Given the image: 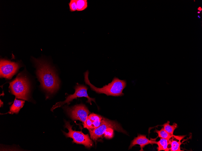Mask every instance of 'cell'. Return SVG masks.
<instances>
[{"mask_svg":"<svg viewBox=\"0 0 202 151\" xmlns=\"http://www.w3.org/2000/svg\"><path fill=\"white\" fill-rule=\"evenodd\" d=\"M32 60L42 87L48 94L55 93L59 88L60 81L54 69L47 61L34 58Z\"/></svg>","mask_w":202,"mask_h":151,"instance_id":"6da1fadb","label":"cell"},{"mask_svg":"<svg viewBox=\"0 0 202 151\" xmlns=\"http://www.w3.org/2000/svg\"><path fill=\"white\" fill-rule=\"evenodd\" d=\"M89 72L87 71L84 73V81L89 85L92 90L98 93H103L108 96H123V89L125 87L126 82L125 80H121L114 77L112 82L102 88H97L91 84L89 79Z\"/></svg>","mask_w":202,"mask_h":151,"instance_id":"7a4b0ae2","label":"cell"},{"mask_svg":"<svg viewBox=\"0 0 202 151\" xmlns=\"http://www.w3.org/2000/svg\"><path fill=\"white\" fill-rule=\"evenodd\" d=\"M9 89L16 98L28 101L29 99V84L26 77L20 73L10 83Z\"/></svg>","mask_w":202,"mask_h":151,"instance_id":"3957f363","label":"cell"},{"mask_svg":"<svg viewBox=\"0 0 202 151\" xmlns=\"http://www.w3.org/2000/svg\"><path fill=\"white\" fill-rule=\"evenodd\" d=\"M109 127L117 131L127 134V132L118 122L103 117L100 125L90 133L91 139L96 142L98 139L103 136L106 129Z\"/></svg>","mask_w":202,"mask_h":151,"instance_id":"277c9868","label":"cell"},{"mask_svg":"<svg viewBox=\"0 0 202 151\" xmlns=\"http://www.w3.org/2000/svg\"><path fill=\"white\" fill-rule=\"evenodd\" d=\"M64 127L67 128L69 131L67 133L63 131L64 134L67 137L72 138L73 143L83 145L87 148H90L93 146V142L88 134H85L81 131L73 130L72 126L68 121H65Z\"/></svg>","mask_w":202,"mask_h":151,"instance_id":"5b68a950","label":"cell"},{"mask_svg":"<svg viewBox=\"0 0 202 151\" xmlns=\"http://www.w3.org/2000/svg\"><path fill=\"white\" fill-rule=\"evenodd\" d=\"M74 89L75 92L73 94L68 95L66 98V99L64 101L57 102L51 108V111L53 112L55 109L61 107L65 103L68 105L73 99H76L78 97L86 98L87 99L86 102L89 103L91 105H92V101L96 102L94 98H90L88 96L87 93L88 88L86 86L77 83Z\"/></svg>","mask_w":202,"mask_h":151,"instance_id":"8992f818","label":"cell"},{"mask_svg":"<svg viewBox=\"0 0 202 151\" xmlns=\"http://www.w3.org/2000/svg\"><path fill=\"white\" fill-rule=\"evenodd\" d=\"M63 108L72 120H79L83 125L86 124L90 112L84 104L81 103L71 107L66 105Z\"/></svg>","mask_w":202,"mask_h":151,"instance_id":"52a82bcc","label":"cell"},{"mask_svg":"<svg viewBox=\"0 0 202 151\" xmlns=\"http://www.w3.org/2000/svg\"><path fill=\"white\" fill-rule=\"evenodd\" d=\"M0 77L11 79L21 67L18 62L1 59L0 62Z\"/></svg>","mask_w":202,"mask_h":151,"instance_id":"ba28073f","label":"cell"},{"mask_svg":"<svg viewBox=\"0 0 202 151\" xmlns=\"http://www.w3.org/2000/svg\"><path fill=\"white\" fill-rule=\"evenodd\" d=\"M156 141L149 140L146 137V135L138 134L136 137L132 140L129 147V149H131L132 147L138 144L140 146V151H143V148L146 145L149 144H156Z\"/></svg>","mask_w":202,"mask_h":151,"instance_id":"9c48e42d","label":"cell"},{"mask_svg":"<svg viewBox=\"0 0 202 151\" xmlns=\"http://www.w3.org/2000/svg\"><path fill=\"white\" fill-rule=\"evenodd\" d=\"M185 135L175 136L173 135L169 140L168 148L169 151H181L180 145L181 144V140Z\"/></svg>","mask_w":202,"mask_h":151,"instance_id":"30bf717a","label":"cell"},{"mask_svg":"<svg viewBox=\"0 0 202 151\" xmlns=\"http://www.w3.org/2000/svg\"><path fill=\"white\" fill-rule=\"evenodd\" d=\"M24 101L18 100L15 98L13 104L10 107L9 111L5 114L8 113L11 114L18 113L24 105Z\"/></svg>","mask_w":202,"mask_h":151,"instance_id":"8fae6325","label":"cell"},{"mask_svg":"<svg viewBox=\"0 0 202 151\" xmlns=\"http://www.w3.org/2000/svg\"><path fill=\"white\" fill-rule=\"evenodd\" d=\"M169 140L161 138L158 141H156V144L158 145V151L164 150L165 151H169L168 148V144Z\"/></svg>","mask_w":202,"mask_h":151,"instance_id":"7c38bea8","label":"cell"},{"mask_svg":"<svg viewBox=\"0 0 202 151\" xmlns=\"http://www.w3.org/2000/svg\"><path fill=\"white\" fill-rule=\"evenodd\" d=\"M163 126L165 131L172 136L173 135L174 131L177 127L178 125L177 124L175 123H174L172 125H170V121H168L163 125Z\"/></svg>","mask_w":202,"mask_h":151,"instance_id":"4fadbf2b","label":"cell"},{"mask_svg":"<svg viewBox=\"0 0 202 151\" xmlns=\"http://www.w3.org/2000/svg\"><path fill=\"white\" fill-rule=\"evenodd\" d=\"M154 132L158 134L159 137L164 138L168 140H169L171 136L168 133L165 131L163 127H162L160 130L156 129L154 131Z\"/></svg>","mask_w":202,"mask_h":151,"instance_id":"5bb4252c","label":"cell"},{"mask_svg":"<svg viewBox=\"0 0 202 151\" xmlns=\"http://www.w3.org/2000/svg\"><path fill=\"white\" fill-rule=\"evenodd\" d=\"M77 11H81L86 9L88 7L87 0H77Z\"/></svg>","mask_w":202,"mask_h":151,"instance_id":"9a60e30c","label":"cell"},{"mask_svg":"<svg viewBox=\"0 0 202 151\" xmlns=\"http://www.w3.org/2000/svg\"><path fill=\"white\" fill-rule=\"evenodd\" d=\"M114 129L111 127L107 128L104 134V137L107 139L112 138L114 135Z\"/></svg>","mask_w":202,"mask_h":151,"instance_id":"2e32d148","label":"cell"},{"mask_svg":"<svg viewBox=\"0 0 202 151\" xmlns=\"http://www.w3.org/2000/svg\"><path fill=\"white\" fill-rule=\"evenodd\" d=\"M70 10L71 12L77 10V0H70L69 3Z\"/></svg>","mask_w":202,"mask_h":151,"instance_id":"e0dca14e","label":"cell"},{"mask_svg":"<svg viewBox=\"0 0 202 151\" xmlns=\"http://www.w3.org/2000/svg\"><path fill=\"white\" fill-rule=\"evenodd\" d=\"M88 117L92 122L99 120H102L103 118L101 116L94 113L90 114L88 115Z\"/></svg>","mask_w":202,"mask_h":151,"instance_id":"ac0fdd59","label":"cell"},{"mask_svg":"<svg viewBox=\"0 0 202 151\" xmlns=\"http://www.w3.org/2000/svg\"><path fill=\"white\" fill-rule=\"evenodd\" d=\"M197 9H198V10H199V11H201L202 10V9L200 7H199L197 8Z\"/></svg>","mask_w":202,"mask_h":151,"instance_id":"d6986e66","label":"cell"},{"mask_svg":"<svg viewBox=\"0 0 202 151\" xmlns=\"http://www.w3.org/2000/svg\"><path fill=\"white\" fill-rule=\"evenodd\" d=\"M198 17H199V18H200V16H199V15L198 16Z\"/></svg>","mask_w":202,"mask_h":151,"instance_id":"ffe728a7","label":"cell"},{"mask_svg":"<svg viewBox=\"0 0 202 151\" xmlns=\"http://www.w3.org/2000/svg\"><path fill=\"white\" fill-rule=\"evenodd\" d=\"M197 13H198V14H199V13H200V11H198Z\"/></svg>","mask_w":202,"mask_h":151,"instance_id":"44dd1931","label":"cell"}]
</instances>
